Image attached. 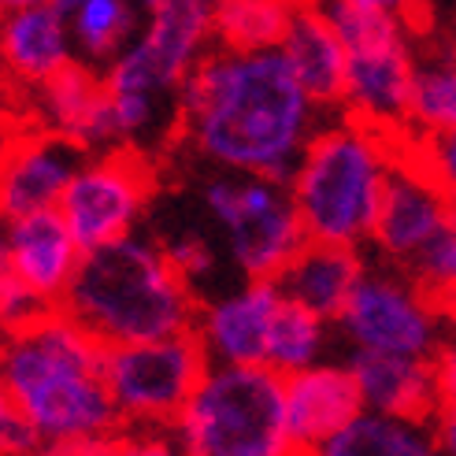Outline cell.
<instances>
[{"label":"cell","mask_w":456,"mask_h":456,"mask_svg":"<svg viewBox=\"0 0 456 456\" xmlns=\"http://www.w3.org/2000/svg\"><path fill=\"white\" fill-rule=\"evenodd\" d=\"M0 253H4V275L34 289L45 305L60 308L82 267L86 248L71 234L60 208H49V212L8 216Z\"/></svg>","instance_id":"15"},{"label":"cell","mask_w":456,"mask_h":456,"mask_svg":"<svg viewBox=\"0 0 456 456\" xmlns=\"http://www.w3.org/2000/svg\"><path fill=\"white\" fill-rule=\"evenodd\" d=\"M116 438H89V442H49L37 456H111L116 452Z\"/></svg>","instance_id":"34"},{"label":"cell","mask_w":456,"mask_h":456,"mask_svg":"<svg viewBox=\"0 0 456 456\" xmlns=\"http://www.w3.org/2000/svg\"><path fill=\"white\" fill-rule=\"evenodd\" d=\"M363 271H368V264H363L360 248L308 238L275 282L289 301H297L323 319H330V323H338V315L346 312Z\"/></svg>","instance_id":"21"},{"label":"cell","mask_w":456,"mask_h":456,"mask_svg":"<svg viewBox=\"0 0 456 456\" xmlns=\"http://www.w3.org/2000/svg\"><path fill=\"white\" fill-rule=\"evenodd\" d=\"M279 53L289 63L293 78L301 82V89L319 108L341 111V104H346V82H349V49L341 41V34L334 30L323 4L297 8Z\"/></svg>","instance_id":"19"},{"label":"cell","mask_w":456,"mask_h":456,"mask_svg":"<svg viewBox=\"0 0 456 456\" xmlns=\"http://www.w3.org/2000/svg\"><path fill=\"white\" fill-rule=\"evenodd\" d=\"M171 435L182 456H301L286 423V379L267 363H212Z\"/></svg>","instance_id":"6"},{"label":"cell","mask_w":456,"mask_h":456,"mask_svg":"<svg viewBox=\"0 0 456 456\" xmlns=\"http://www.w3.org/2000/svg\"><path fill=\"white\" fill-rule=\"evenodd\" d=\"M349 368L356 375L360 397L368 412L401 416V419H435L438 412V386L430 360L419 356H394V353H368L349 349Z\"/></svg>","instance_id":"20"},{"label":"cell","mask_w":456,"mask_h":456,"mask_svg":"<svg viewBox=\"0 0 456 456\" xmlns=\"http://www.w3.org/2000/svg\"><path fill=\"white\" fill-rule=\"evenodd\" d=\"M111 456H182L175 435H159V430H138L116 442Z\"/></svg>","instance_id":"32"},{"label":"cell","mask_w":456,"mask_h":456,"mask_svg":"<svg viewBox=\"0 0 456 456\" xmlns=\"http://www.w3.org/2000/svg\"><path fill=\"white\" fill-rule=\"evenodd\" d=\"M404 156V134H386L346 111L319 123L286 186L312 241L363 248L386 186Z\"/></svg>","instance_id":"4"},{"label":"cell","mask_w":456,"mask_h":456,"mask_svg":"<svg viewBox=\"0 0 456 456\" xmlns=\"http://www.w3.org/2000/svg\"><path fill=\"white\" fill-rule=\"evenodd\" d=\"M305 456H442L435 423L363 412L341 435Z\"/></svg>","instance_id":"24"},{"label":"cell","mask_w":456,"mask_h":456,"mask_svg":"<svg viewBox=\"0 0 456 456\" xmlns=\"http://www.w3.org/2000/svg\"><path fill=\"white\" fill-rule=\"evenodd\" d=\"M452 49H456V30H452Z\"/></svg>","instance_id":"42"},{"label":"cell","mask_w":456,"mask_h":456,"mask_svg":"<svg viewBox=\"0 0 456 456\" xmlns=\"http://www.w3.org/2000/svg\"><path fill=\"white\" fill-rule=\"evenodd\" d=\"M438 308H442V319H445V330L456 334V286H449L445 293H438Z\"/></svg>","instance_id":"37"},{"label":"cell","mask_w":456,"mask_h":456,"mask_svg":"<svg viewBox=\"0 0 456 456\" xmlns=\"http://www.w3.org/2000/svg\"><path fill=\"white\" fill-rule=\"evenodd\" d=\"M404 152L412 156L456 204V130L452 134H430V138L404 134Z\"/></svg>","instance_id":"28"},{"label":"cell","mask_w":456,"mask_h":456,"mask_svg":"<svg viewBox=\"0 0 456 456\" xmlns=\"http://www.w3.org/2000/svg\"><path fill=\"white\" fill-rule=\"evenodd\" d=\"M45 445L49 442L41 438V430L4 401V408H0V449H4V456H37Z\"/></svg>","instance_id":"31"},{"label":"cell","mask_w":456,"mask_h":456,"mask_svg":"<svg viewBox=\"0 0 456 456\" xmlns=\"http://www.w3.org/2000/svg\"><path fill=\"white\" fill-rule=\"evenodd\" d=\"M152 238L164 245V253L171 256V264L186 275L193 286L212 279L216 275V264H219V248L212 241V226L200 223V219H178V223H156Z\"/></svg>","instance_id":"27"},{"label":"cell","mask_w":456,"mask_h":456,"mask_svg":"<svg viewBox=\"0 0 456 456\" xmlns=\"http://www.w3.org/2000/svg\"><path fill=\"white\" fill-rule=\"evenodd\" d=\"M323 108L293 78L282 53L212 49L182 89L171 152L193 156L204 171L286 182Z\"/></svg>","instance_id":"1"},{"label":"cell","mask_w":456,"mask_h":456,"mask_svg":"<svg viewBox=\"0 0 456 456\" xmlns=\"http://www.w3.org/2000/svg\"><path fill=\"white\" fill-rule=\"evenodd\" d=\"M330 319H323L319 312L289 301L282 293V305L275 312V323H271V341H267V368L286 375H297L312 363L323 360L327 341H330Z\"/></svg>","instance_id":"26"},{"label":"cell","mask_w":456,"mask_h":456,"mask_svg":"<svg viewBox=\"0 0 456 456\" xmlns=\"http://www.w3.org/2000/svg\"><path fill=\"white\" fill-rule=\"evenodd\" d=\"M130 4H134V8H138L142 15H152V12L159 8V4H164V0H130Z\"/></svg>","instance_id":"39"},{"label":"cell","mask_w":456,"mask_h":456,"mask_svg":"<svg viewBox=\"0 0 456 456\" xmlns=\"http://www.w3.org/2000/svg\"><path fill=\"white\" fill-rule=\"evenodd\" d=\"M15 116L45 126L56 138L71 142L82 152L116 149V126H111V104L104 89V71L75 60L67 71L37 86L34 94L15 97Z\"/></svg>","instance_id":"14"},{"label":"cell","mask_w":456,"mask_h":456,"mask_svg":"<svg viewBox=\"0 0 456 456\" xmlns=\"http://www.w3.org/2000/svg\"><path fill=\"white\" fill-rule=\"evenodd\" d=\"M0 60H4V75H8V86L15 89V97L34 94L37 86L56 78L78 60L71 27H67V15L56 0L4 12Z\"/></svg>","instance_id":"18"},{"label":"cell","mask_w":456,"mask_h":456,"mask_svg":"<svg viewBox=\"0 0 456 456\" xmlns=\"http://www.w3.org/2000/svg\"><path fill=\"white\" fill-rule=\"evenodd\" d=\"M430 423H435V435H438L442 456H456V404H442Z\"/></svg>","instance_id":"35"},{"label":"cell","mask_w":456,"mask_h":456,"mask_svg":"<svg viewBox=\"0 0 456 456\" xmlns=\"http://www.w3.org/2000/svg\"><path fill=\"white\" fill-rule=\"evenodd\" d=\"M56 4L67 15L78 60L97 71L116 63L145 27V15L130 0H56Z\"/></svg>","instance_id":"22"},{"label":"cell","mask_w":456,"mask_h":456,"mask_svg":"<svg viewBox=\"0 0 456 456\" xmlns=\"http://www.w3.org/2000/svg\"><path fill=\"white\" fill-rule=\"evenodd\" d=\"M456 130V49L452 37H419V63L412 82V104H408V134L430 138V134Z\"/></svg>","instance_id":"23"},{"label":"cell","mask_w":456,"mask_h":456,"mask_svg":"<svg viewBox=\"0 0 456 456\" xmlns=\"http://www.w3.org/2000/svg\"><path fill=\"white\" fill-rule=\"evenodd\" d=\"M159 193V159L142 149L86 152L60 200V216L86 248H101L142 231Z\"/></svg>","instance_id":"10"},{"label":"cell","mask_w":456,"mask_h":456,"mask_svg":"<svg viewBox=\"0 0 456 456\" xmlns=\"http://www.w3.org/2000/svg\"><path fill=\"white\" fill-rule=\"evenodd\" d=\"M363 412L368 408L349 363L319 360L297 375H286V423L301 456L341 435Z\"/></svg>","instance_id":"17"},{"label":"cell","mask_w":456,"mask_h":456,"mask_svg":"<svg viewBox=\"0 0 456 456\" xmlns=\"http://www.w3.org/2000/svg\"><path fill=\"white\" fill-rule=\"evenodd\" d=\"M301 4H319V0H301Z\"/></svg>","instance_id":"41"},{"label":"cell","mask_w":456,"mask_h":456,"mask_svg":"<svg viewBox=\"0 0 456 456\" xmlns=\"http://www.w3.org/2000/svg\"><path fill=\"white\" fill-rule=\"evenodd\" d=\"M101 346L171 338L193 330L200 301L152 234L89 248L60 305Z\"/></svg>","instance_id":"3"},{"label":"cell","mask_w":456,"mask_h":456,"mask_svg":"<svg viewBox=\"0 0 456 456\" xmlns=\"http://www.w3.org/2000/svg\"><path fill=\"white\" fill-rule=\"evenodd\" d=\"M435 368V386H438V408L442 404H456V338L445 341V346L430 360Z\"/></svg>","instance_id":"33"},{"label":"cell","mask_w":456,"mask_h":456,"mask_svg":"<svg viewBox=\"0 0 456 456\" xmlns=\"http://www.w3.org/2000/svg\"><path fill=\"white\" fill-rule=\"evenodd\" d=\"M4 12H19V8H34V4H49V0H0Z\"/></svg>","instance_id":"38"},{"label":"cell","mask_w":456,"mask_h":456,"mask_svg":"<svg viewBox=\"0 0 456 456\" xmlns=\"http://www.w3.org/2000/svg\"><path fill=\"white\" fill-rule=\"evenodd\" d=\"M301 0H223L212 12L216 49L226 53H279Z\"/></svg>","instance_id":"25"},{"label":"cell","mask_w":456,"mask_h":456,"mask_svg":"<svg viewBox=\"0 0 456 456\" xmlns=\"http://www.w3.org/2000/svg\"><path fill=\"white\" fill-rule=\"evenodd\" d=\"M197 212L241 279H279L308 241L282 178L204 171L197 182Z\"/></svg>","instance_id":"8"},{"label":"cell","mask_w":456,"mask_h":456,"mask_svg":"<svg viewBox=\"0 0 456 456\" xmlns=\"http://www.w3.org/2000/svg\"><path fill=\"white\" fill-rule=\"evenodd\" d=\"M368 4H379L386 12H397V15H408L412 22H419V27H430V15L423 8V0H368Z\"/></svg>","instance_id":"36"},{"label":"cell","mask_w":456,"mask_h":456,"mask_svg":"<svg viewBox=\"0 0 456 456\" xmlns=\"http://www.w3.org/2000/svg\"><path fill=\"white\" fill-rule=\"evenodd\" d=\"M349 49V82L341 111L386 134H408V104L419 63V27L408 15L368 0H319Z\"/></svg>","instance_id":"7"},{"label":"cell","mask_w":456,"mask_h":456,"mask_svg":"<svg viewBox=\"0 0 456 456\" xmlns=\"http://www.w3.org/2000/svg\"><path fill=\"white\" fill-rule=\"evenodd\" d=\"M212 49V12L193 0H164L152 15H145V27L130 41V49L104 67L116 145L152 156L171 149L182 89Z\"/></svg>","instance_id":"5"},{"label":"cell","mask_w":456,"mask_h":456,"mask_svg":"<svg viewBox=\"0 0 456 456\" xmlns=\"http://www.w3.org/2000/svg\"><path fill=\"white\" fill-rule=\"evenodd\" d=\"M334 327L349 341V349L368 353L435 360V353L445 346V319L438 297L412 271L390 264L363 271Z\"/></svg>","instance_id":"11"},{"label":"cell","mask_w":456,"mask_h":456,"mask_svg":"<svg viewBox=\"0 0 456 456\" xmlns=\"http://www.w3.org/2000/svg\"><path fill=\"white\" fill-rule=\"evenodd\" d=\"M456 219L452 197L430 178L412 156H401V164L386 186L382 208L371 231V253L379 264L412 271Z\"/></svg>","instance_id":"12"},{"label":"cell","mask_w":456,"mask_h":456,"mask_svg":"<svg viewBox=\"0 0 456 456\" xmlns=\"http://www.w3.org/2000/svg\"><path fill=\"white\" fill-rule=\"evenodd\" d=\"M82 149L56 138L45 126L15 116L4 142V164H0V204L8 216L49 212L60 208V200L71 186V178L82 164Z\"/></svg>","instance_id":"13"},{"label":"cell","mask_w":456,"mask_h":456,"mask_svg":"<svg viewBox=\"0 0 456 456\" xmlns=\"http://www.w3.org/2000/svg\"><path fill=\"white\" fill-rule=\"evenodd\" d=\"M101 341L63 308L8 330L0 382L4 401L27 416L45 442H89L123 435V416L104 379Z\"/></svg>","instance_id":"2"},{"label":"cell","mask_w":456,"mask_h":456,"mask_svg":"<svg viewBox=\"0 0 456 456\" xmlns=\"http://www.w3.org/2000/svg\"><path fill=\"white\" fill-rule=\"evenodd\" d=\"M53 305H45L34 289H27L19 279L12 275H0V315H4V327L8 330H19V327H27L34 323L37 315H45Z\"/></svg>","instance_id":"30"},{"label":"cell","mask_w":456,"mask_h":456,"mask_svg":"<svg viewBox=\"0 0 456 456\" xmlns=\"http://www.w3.org/2000/svg\"><path fill=\"white\" fill-rule=\"evenodd\" d=\"M412 275L435 293H445L449 286H456V219H452V226L449 231L430 245V253L412 267Z\"/></svg>","instance_id":"29"},{"label":"cell","mask_w":456,"mask_h":456,"mask_svg":"<svg viewBox=\"0 0 456 456\" xmlns=\"http://www.w3.org/2000/svg\"><path fill=\"white\" fill-rule=\"evenodd\" d=\"M193 4H200V8H208V12H216V8L223 4V0H193Z\"/></svg>","instance_id":"40"},{"label":"cell","mask_w":456,"mask_h":456,"mask_svg":"<svg viewBox=\"0 0 456 456\" xmlns=\"http://www.w3.org/2000/svg\"><path fill=\"white\" fill-rule=\"evenodd\" d=\"M282 305V289L275 279H245L241 286L200 301L197 338L208 349L212 363H267L271 323Z\"/></svg>","instance_id":"16"},{"label":"cell","mask_w":456,"mask_h":456,"mask_svg":"<svg viewBox=\"0 0 456 456\" xmlns=\"http://www.w3.org/2000/svg\"><path fill=\"white\" fill-rule=\"evenodd\" d=\"M208 368L212 360L197 330L104 349V379L116 397L123 427L138 430L175 427Z\"/></svg>","instance_id":"9"}]
</instances>
